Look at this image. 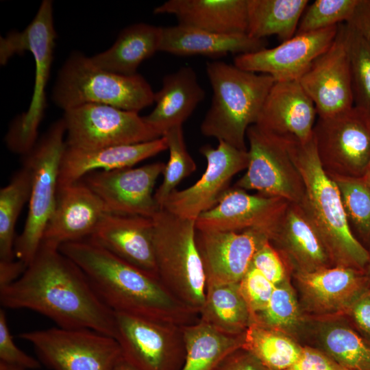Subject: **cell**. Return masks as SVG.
Masks as SVG:
<instances>
[{
  "label": "cell",
  "instance_id": "1",
  "mask_svg": "<svg viewBox=\"0 0 370 370\" xmlns=\"http://www.w3.org/2000/svg\"><path fill=\"white\" fill-rule=\"evenodd\" d=\"M0 301L4 308L38 312L60 328L116 336L114 312L83 271L54 245L41 243L21 276L0 288Z\"/></svg>",
  "mask_w": 370,
  "mask_h": 370
},
{
  "label": "cell",
  "instance_id": "2",
  "mask_svg": "<svg viewBox=\"0 0 370 370\" xmlns=\"http://www.w3.org/2000/svg\"><path fill=\"white\" fill-rule=\"evenodd\" d=\"M59 249L83 271L99 298L114 312L180 326L193 323L199 314L158 278L90 238L62 244Z\"/></svg>",
  "mask_w": 370,
  "mask_h": 370
},
{
  "label": "cell",
  "instance_id": "3",
  "mask_svg": "<svg viewBox=\"0 0 370 370\" xmlns=\"http://www.w3.org/2000/svg\"><path fill=\"white\" fill-rule=\"evenodd\" d=\"M284 141L304 184L297 204L325 244L334 264L365 271L368 249L349 228L339 190L320 163L313 136L304 143Z\"/></svg>",
  "mask_w": 370,
  "mask_h": 370
},
{
  "label": "cell",
  "instance_id": "4",
  "mask_svg": "<svg viewBox=\"0 0 370 370\" xmlns=\"http://www.w3.org/2000/svg\"><path fill=\"white\" fill-rule=\"evenodd\" d=\"M206 73L212 97L201 123L202 134L247 151V130L256 123L276 81L271 75L245 71L221 61L208 62Z\"/></svg>",
  "mask_w": 370,
  "mask_h": 370
},
{
  "label": "cell",
  "instance_id": "5",
  "mask_svg": "<svg viewBox=\"0 0 370 370\" xmlns=\"http://www.w3.org/2000/svg\"><path fill=\"white\" fill-rule=\"evenodd\" d=\"M56 33L51 1L44 0L27 27L11 32L0 39V63L3 65L14 54L30 51L35 60V83L28 110L16 119L5 138L8 148L23 156L36 143L38 126L46 107L45 88L53 60Z\"/></svg>",
  "mask_w": 370,
  "mask_h": 370
},
{
  "label": "cell",
  "instance_id": "6",
  "mask_svg": "<svg viewBox=\"0 0 370 370\" xmlns=\"http://www.w3.org/2000/svg\"><path fill=\"white\" fill-rule=\"evenodd\" d=\"M155 92L140 75H124L99 68L90 58L72 54L58 74L55 103L64 111L87 103L138 112L154 103Z\"/></svg>",
  "mask_w": 370,
  "mask_h": 370
},
{
  "label": "cell",
  "instance_id": "7",
  "mask_svg": "<svg viewBox=\"0 0 370 370\" xmlns=\"http://www.w3.org/2000/svg\"><path fill=\"white\" fill-rule=\"evenodd\" d=\"M158 275L182 303L199 314L206 279L195 241V221L160 209L152 218Z\"/></svg>",
  "mask_w": 370,
  "mask_h": 370
},
{
  "label": "cell",
  "instance_id": "8",
  "mask_svg": "<svg viewBox=\"0 0 370 370\" xmlns=\"http://www.w3.org/2000/svg\"><path fill=\"white\" fill-rule=\"evenodd\" d=\"M65 139L66 127L62 119L53 123L23 156V164L32 173V188L27 219L23 231L16 238L14 255L27 266L40 247L55 207Z\"/></svg>",
  "mask_w": 370,
  "mask_h": 370
},
{
  "label": "cell",
  "instance_id": "9",
  "mask_svg": "<svg viewBox=\"0 0 370 370\" xmlns=\"http://www.w3.org/2000/svg\"><path fill=\"white\" fill-rule=\"evenodd\" d=\"M51 370H112L121 357L114 337L89 329L60 327L20 333Z\"/></svg>",
  "mask_w": 370,
  "mask_h": 370
},
{
  "label": "cell",
  "instance_id": "10",
  "mask_svg": "<svg viewBox=\"0 0 370 370\" xmlns=\"http://www.w3.org/2000/svg\"><path fill=\"white\" fill-rule=\"evenodd\" d=\"M313 138L320 163L330 176L362 177L370 163V114L356 106L318 117Z\"/></svg>",
  "mask_w": 370,
  "mask_h": 370
},
{
  "label": "cell",
  "instance_id": "11",
  "mask_svg": "<svg viewBox=\"0 0 370 370\" xmlns=\"http://www.w3.org/2000/svg\"><path fill=\"white\" fill-rule=\"evenodd\" d=\"M66 145L78 149L136 144L162 137L138 112L87 103L64 111Z\"/></svg>",
  "mask_w": 370,
  "mask_h": 370
},
{
  "label": "cell",
  "instance_id": "12",
  "mask_svg": "<svg viewBox=\"0 0 370 370\" xmlns=\"http://www.w3.org/2000/svg\"><path fill=\"white\" fill-rule=\"evenodd\" d=\"M246 138L248 166L234 187L299 204L304 194V184L285 142L256 124L247 129Z\"/></svg>",
  "mask_w": 370,
  "mask_h": 370
},
{
  "label": "cell",
  "instance_id": "13",
  "mask_svg": "<svg viewBox=\"0 0 370 370\" xmlns=\"http://www.w3.org/2000/svg\"><path fill=\"white\" fill-rule=\"evenodd\" d=\"M124 359L138 370H180L186 356L182 326L114 312Z\"/></svg>",
  "mask_w": 370,
  "mask_h": 370
},
{
  "label": "cell",
  "instance_id": "14",
  "mask_svg": "<svg viewBox=\"0 0 370 370\" xmlns=\"http://www.w3.org/2000/svg\"><path fill=\"white\" fill-rule=\"evenodd\" d=\"M199 151L207 162L201 177L188 188L174 190L161 208L193 221L219 203L230 188L232 177L246 169L249 162L247 151L223 141H219L217 148L204 145Z\"/></svg>",
  "mask_w": 370,
  "mask_h": 370
},
{
  "label": "cell",
  "instance_id": "15",
  "mask_svg": "<svg viewBox=\"0 0 370 370\" xmlns=\"http://www.w3.org/2000/svg\"><path fill=\"white\" fill-rule=\"evenodd\" d=\"M164 167V162H157L139 167L94 171L81 180L99 197L108 213L153 218L160 210L153 189Z\"/></svg>",
  "mask_w": 370,
  "mask_h": 370
},
{
  "label": "cell",
  "instance_id": "16",
  "mask_svg": "<svg viewBox=\"0 0 370 370\" xmlns=\"http://www.w3.org/2000/svg\"><path fill=\"white\" fill-rule=\"evenodd\" d=\"M299 82L313 101L318 117L332 116L354 106L344 23L338 25L331 45Z\"/></svg>",
  "mask_w": 370,
  "mask_h": 370
},
{
  "label": "cell",
  "instance_id": "17",
  "mask_svg": "<svg viewBox=\"0 0 370 370\" xmlns=\"http://www.w3.org/2000/svg\"><path fill=\"white\" fill-rule=\"evenodd\" d=\"M338 29V25L296 34L273 48L238 55L234 60V65L245 71L271 75L276 82L299 80L329 48Z\"/></svg>",
  "mask_w": 370,
  "mask_h": 370
},
{
  "label": "cell",
  "instance_id": "18",
  "mask_svg": "<svg viewBox=\"0 0 370 370\" xmlns=\"http://www.w3.org/2000/svg\"><path fill=\"white\" fill-rule=\"evenodd\" d=\"M269 240L266 231L238 232L196 229L195 241L206 283H238L250 267L258 248Z\"/></svg>",
  "mask_w": 370,
  "mask_h": 370
},
{
  "label": "cell",
  "instance_id": "19",
  "mask_svg": "<svg viewBox=\"0 0 370 370\" xmlns=\"http://www.w3.org/2000/svg\"><path fill=\"white\" fill-rule=\"evenodd\" d=\"M315 106L299 80L275 82L256 123L284 140L304 143L313 136Z\"/></svg>",
  "mask_w": 370,
  "mask_h": 370
},
{
  "label": "cell",
  "instance_id": "20",
  "mask_svg": "<svg viewBox=\"0 0 370 370\" xmlns=\"http://www.w3.org/2000/svg\"><path fill=\"white\" fill-rule=\"evenodd\" d=\"M106 213L101 200L82 180L60 186L42 242L60 247L88 238Z\"/></svg>",
  "mask_w": 370,
  "mask_h": 370
},
{
  "label": "cell",
  "instance_id": "21",
  "mask_svg": "<svg viewBox=\"0 0 370 370\" xmlns=\"http://www.w3.org/2000/svg\"><path fill=\"white\" fill-rule=\"evenodd\" d=\"M288 201L230 188L219 203L195 221L197 230L238 232L260 229L269 233Z\"/></svg>",
  "mask_w": 370,
  "mask_h": 370
},
{
  "label": "cell",
  "instance_id": "22",
  "mask_svg": "<svg viewBox=\"0 0 370 370\" xmlns=\"http://www.w3.org/2000/svg\"><path fill=\"white\" fill-rule=\"evenodd\" d=\"M88 238L126 262L159 279L152 218L106 213Z\"/></svg>",
  "mask_w": 370,
  "mask_h": 370
},
{
  "label": "cell",
  "instance_id": "23",
  "mask_svg": "<svg viewBox=\"0 0 370 370\" xmlns=\"http://www.w3.org/2000/svg\"><path fill=\"white\" fill-rule=\"evenodd\" d=\"M268 236L270 243L278 247V254L299 272L330 267L333 263L325 244L297 204L288 203Z\"/></svg>",
  "mask_w": 370,
  "mask_h": 370
},
{
  "label": "cell",
  "instance_id": "24",
  "mask_svg": "<svg viewBox=\"0 0 370 370\" xmlns=\"http://www.w3.org/2000/svg\"><path fill=\"white\" fill-rule=\"evenodd\" d=\"M167 149L164 136L145 143L93 149L66 145L60 162L58 186L77 182L94 171L132 167Z\"/></svg>",
  "mask_w": 370,
  "mask_h": 370
},
{
  "label": "cell",
  "instance_id": "25",
  "mask_svg": "<svg viewBox=\"0 0 370 370\" xmlns=\"http://www.w3.org/2000/svg\"><path fill=\"white\" fill-rule=\"evenodd\" d=\"M154 14L174 15L178 24L222 34H247V0H169Z\"/></svg>",
  "mask_w": 370,
  "mask_h": 370
},
{
  "label": "cell",
  "instance_id": "26",
  "mask_svg": "<svg viewBox=\"0 0 370 370\" xmlns=\"http://www.w3.org/2000/svg\"><path fill=\"white\" fill-rule=\"evenodd\" d=\"M204 97L195 71L183 66L164 76L161 88L155 93V108L143 118L163 136L169 129L182 125Z\"/></svg>",
  "mask_w": 370,
  "mask_h": 370
},
{
  "label": "cell",
  "instance_id": "27",
  "mask_svg": "<svg viewBox=\"0 0 370 370\" xmlns=\"http://www.w3.org/2000/svg\"><path fill=\"white\" fill-rule=\"evenodd\" d=\"M266 46L264 39H256L246 34H217L177 24L161 27L159 51L177 56L220 57L228 53H252Z\"/></svg>",
  "mask_w": 370,
  "mask_h": 370
},
{
  "label": "cell",
  "instance_id": "28",
  "mask_svg": "<svg viewBox=\"0 0 370 370\" xmlns=\"http://www.w3.org/2000/svg\"><path fill=\"white\" fill-rule=\"evenodd\" d=\"M299 278L310 296L326 308H349L370 288L365 271L342 265L299 272Z\"/></svg>",
  "mask_w": 370,
  "mask_h": 370
},
{
  "label": "cell",
  "instance_id": "29",
  "mask_svg": "<svg viewBox=\"0 0 370 370\" xmlns=\"http://www.w3.org/2000/svg\"><path fill=\"white\" fill-rule=\"evenodd\" d=\"M161 27L147 23L127 26L108 50L90 58L103 70L124 75L136 74L138 66L159 51Z\"/></svg>",
  "mask_w": 370,
  "mask_h": 370
},
{
  "label": "cell",
  "instance_id": "30",
  "mask_svg": "<svg viewBox=\"0 0 370 370\" xmlns=\"http://www.w3.org/2000/svg\"><path fill=\"white\" fill-rule=\"evenodd\" d=\"M186 350L180 370H215L230 353L243 347L245 333L231 335L223 333L199 319L182 326Z\"/></svg>",
  "mask_w": 370,
  "mask_h": 370
},
{
  "label": "cell",
  "instance_id": "31",
  "mask_svg": "<svg viewBox=\"0 0 370 370\" xmlns=\"http://www.w3.org/2000/svg\"><path fill=\"white\" fill-rule=\"evenodd\" d=\"M200 320L231 335L243 334L253 323V315L238 283H206Z\"/></svg>",
  "mask_w": 370,
  "mask_h": 370
},
{
  "label": "cell",
  "instance_id": "32",
  "mask_svg": "<svg viewBox=\"0 0 370 370\" xmlns=\"http://www.w3.org/2000/svg\"><path fill=\"white\" fill-rule=\"evenodd\" d=\"M308 0H247V34L256 39L275 35L282 42L295 36Z\"/></svg>",
  "mask_w": 370,
  "mask_h": 370
},
{
  "label": "cell",
  "instance_id": "33",
  "mask_svg": "<svg viewBox=\"0 0 370 370\" xmlns=\"http://www.w3.org/2000/svg\"><path fill=\"white\" fill-rule=\"evenodd\" d=\"M32 173L25 164L0 190V260L14 259L15 226L24 204L29 201Z\"/></svg>",
  "mask_w": 370,
  "mask_h": 370
},
{
  "label": "cell",
  "instance_id": "34",
  "mask_svg": "<svg viewBox=\"0 0 370 370\" xmlns=\"http://www.w3.org/2000/svg\"><path fill=\"white\" fill-rule=\"evenodd\" d=\"M268 370H287L299 358L301 348L271 328L252 323L245 333L243 347Z\"/></svg>",
  "mask_w": 370,
  "mask_h": 370
},
{
  "label": "cell",
  "instance_id": "35",
  "mask_svg": "<svg viewBox=\"0 0 370 370\" xmlns=\"http://www.w3.org/2000/svg\"><path fill=\"white\" fill-rule=\"evenodd\" d=\"M330 177L335 182L339 190L352 232L365 247V244L369 246L370 186L362 177Z\"/></svg>",
  "mask_w": 370,
  "mask_h": 370
},
{
  "label": "cell",
  "instance_id": "36",
  "mask_svg": "<svg viewBox=\"0 0 370 370\" xmlns=\"http://www.w3.org/2000/svg\"><path fill=\"white\" fill-rule=\"evenodd\" d=\"M163 136L167 141L169 159L162 173V182L154 193L160 209L177 186L197 169L196 163L186 146L182 125L169 129Z\"/></svg>",
  "mask_w": 370,
  "mask_h": 370
},
{
  "label": "cell",
  "instance_id": "37",
  "mask_svg": "<svg viewBox=\"0 0 370 370\" xmlns=\"http://www.w3.org/2000/svg\"><path fill=\"white\" fill-rule=\"evenodd\" d=\"M354 106L370 114V43L350 24H344Z\"/></svg>",
  "mask_w": 370,
  "mask_h": 370
},
{
  "label": "cell",
  "instance_id": "38",
  "mask_svg": "<svg viewBox=\"0 0 370 370\" xmlns=\"http://www.w3.org/2000/svg\"><path fill=\"white\" fill-rule=\"evenodd\" d=\"M328 352L349 370H370V341L347 327H334L324 336Z\"/></svg>",
  "mask_w": 370,
  "mask_h": 370
},
{
  "label": "cell",
  "instance_id": "39",
  "mask_svg": "<svg viewBox=\"0 0 370 370\" xmlns=\"http://www.w3.org/2000/svg\"><path fill=\"white\" fill-rule=\"evenodd\" d=\"M359 0L314 1L302 14L296 34L314 32L348 22Z\"/></svg>",
  "mask_w": 370,
  "mask_h": 370
},
{
  "label": "cell",
  "instance_id": "40",
  "mask_svg": "<svg viewBox=\"0 0 370 370\" xmlns=\"http://www.w3.org/2000/svg\"><path fill=\"white\" fill-rule=\"evenodd\" d=\"M298 308L292 291L287 286L276 285L267 307L254 317L253 323L268 328L286 327L294 324Z\"/></svg>",
  "mask_w": 370,
  "mask_h": 370
},
{
  "label": "cell",
  "instance_id": "41",
  "mask_svg": "<svg viewBox=\"0 0 370 370\" xmlns=\"http://www.w3.org/2000/svg\"><path fill=\"white\" fill-rule=\"evenodd\" d=\"M241 293L254 317L267 306L275 285L250 265L239 282Z\"/></svg>",
  "mask_w": 370,
  "mask_h": 370
},
{
  "label": "cell",
  "instance_id": "42",
  "mask_svg": "<svg viewBox=\"0 0 370 370\" xmlns=\"http://www.w3.org/2000/svg\"><path fill=\"white\" fill-rule=\"evenodd\" d=\"M0 362L25 369H38L41 367L38 359L28 355L15 344L8 325L5 313L0 310Z\"/></svg>",
  "mask_w": 370,
  "mask_h": 370
},
{
  "label": "cell",
  "instance_id": "43",
  "mask_svg": "<svg viewBox=\"0 0 370 370\" xmlns=\"http://www.w3.org/2000/svg\"><path fill=\"white\" fill-rule=\"evenodd\" d=\"M250 265L275 286L282 283L285 278L286 269L283 259L269 240L256 251Z\"/></svg>",
  "mask_w": 370,
  "mask_h": 370
},
{
  "label": "cell",
  "instance_id": "44",
  "mask_svg": "<svg viewBox=\"0 0 370 370\" xmlns=\"http://www.w3.org/2000/svg\"><path fill=\"white\" fill-rule=\"evenodd\" d=\"M287 370H349L313 349H301L297 360Z\"/></svg>",
  "mask_w": 370,
  "mask_h": 370
},
{
  "label": "cell",
  "instance_id": "45",
  "mask_svg": "<svg viewBox=\"0 0 370 370\" xmlns=\"http://www.w3.org/2000/svg\"><path fill=\"white\" fill-rule=\"evenodd\" d=\"M241 348L227 355L215 370H267L262 362L247 349H244V352H239Z\"/></svg>",
  "mask_w": 370,
  "mask_h": 370
},
{
  "label": "cell",
  "instance_id": "46",
  "mask_svg": "<svg viewBox=\"0 0 370 370\" xmlns=\"http://www.w3.org/2000/svg\"><path fill=\"white\" fill-rule=\"evenodd\" d=\"M356 325L370 338V288L349 308Z\"/></svg>",
  "mask_w": 370,
  "mask_h": 370
},
{
  "label": "cell",
  "instance_id": "47",
  "mask_svg": "<svg viewBox=\"0 0 370 370\" xmlns=\"http://www.w3.org/2000/svg\"><path fill=\"white\" fill-rule=\"evenodd\" d=\"M347 23L370 43V0H359L352 17Z\"/></svg>",
  "mask_w": 370,
  "mask_h": 370
},
{
  "label": "cell",
  "instance_id": "48",
  "mask_svg": "<svg viewBox=\"0 0 370 370\" xmlns=\"http://www.w3.org/2000/svg\"><path fill=\"white\" fill-rule=\"evenodd\" d=\"M27 264L20 260H0V288L5 286L18 279L27 268Z\"/></svg>",
  "mask_w": 370,
  "mask_h": 370
},
{
  "label": "cell",
  "instance_id": "49",
  "mask_svg": "<svg viewBox=\"0 0 370 370\" xmlns=\"http://www.w3.org/2000/svg\"><path fill=\"white\" fill-rule=\"evenodd\" d=\"M112 370H138L132 365L128 362L121 355V357L117 360Z\"/></svg>",
  "mask_w": 370,
  "mask_h": 370
},
{
  "label": "cell",
  "instance_id": "50",
  "mask_svg": "<svg viewBox=\"0 0 370 370\" xmlns=\"http://www.w3.org/2000/svg\"><path fill=\"white\" fill-rule=\"evenodd\" d=\"M0 370H27L22 367L0 362Z\"/></svg>",
  "mask_w": 370,
  "mask_h": 370
},
{
  "label": "cell",
  "instance_id": "51",
  "mask_svg": "<svg viewBox=\"0 0 370 370\" xmlns=\"http://www.w3.org/2000/svg\"><path fill=\"white\" fill-rule=\"evenodd\" d=\"M362 178L365 182L370 186V163L364 176Z\"/></svg>",
  "mask_w": 370,
  "mask_h": 370
},
{
  "label": "cell",
  "instance_id": "52",
  "mask_svg": "<svg viewBox=\"0 0 370 370\" xmlns=\"http://www.w3.org/2000/svg\"><path fill=\"white\" fill-rule=\"evenodd\" d=\"M367 249H368V251H369V258L368 264H367V267L365 269V273L367 275L369 282L370 284V245L369 246V248Z\"/></svg>",
  "mask_w": 370,
  "mask_h": 370
},
{
  "label": "cell",
  "instance_id": "53",
  "mask_svg": "<svg viewBox=\"0 0 370 370\" xmlns=\"http://www.w3.org/2000/svg\"><path fill=\"white\" fill-rule=\"evenodd\" d=\"M268 370V369H267Z\"/></svg>",
  "mask_w": 370,
  "mask_h": 370
}]
</instances>
